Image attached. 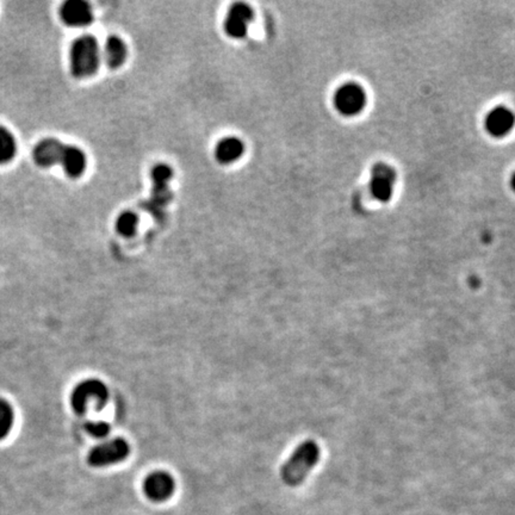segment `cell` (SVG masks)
<instances>
[{
  "instance_id": "5b68a950",
  "label": "cell",
  "mask_w": 515,
  "mask_h": 515,
  "mask_svg": "<svg viewBox=\"0 0 515 515\" xmlns=\"http://www.w3.org/2000/svg\"><path fill=\"white\" fill-rule=\"evenodd\" d=\"M174 171L167 164H157L150 171V181L153 184L152 197L148 202V210L154 215H160L162 210L172 200L169 184L174 181Z\"/></svg>"
},
{
  "instance_id": "d6986e66",
  "label": "cell",
  "mask_w": 515,
  "mask_h": 515,
  "mask_svg": "<svg viewBox=\"0 0 515 515\" xmlns=\"http://www.w3.org/2000/svg\"><path fill=\"white\" fill-rule=\"evenodd\" d=\"M86 432L95 438H105L109 436L111 427L107 422L104 421H90L85 425Z\"/></svg>"
},
{
  "instance_id": "52a82bcc",
  "label": "cell",
  "mask_w": 515,
  "mask_h": 515,
  "mask_svg": "<svg viewBox=\"0 0 515 515\" xmlns=\"http://www.w3.org/2000/svg\"><path fill=\"white\" fill-rule=\"evenodd\" d=\"M398 174L393 166L386 162H378L370 174V193L374 200L381 203L389 202L393 196Z\"/></svg>"
},
{
  "instance_id": "9c48e42d",
  "label": "cell",
  "mask_w": 515,
  "mask_h": 515,
  "mask_svg": "<svg viewBox=\"0 0 515 515\" xmlns=\"http://www.w3.org/2000/svg\"><path fill=\"white\" fill-rule=\"evenodd\" d=\"M174 490L176 482L174 476H171L169 472H152L143 482V492L154 502H164L166 500L171 499Z\"/></svg>"
},
{
  "instance_id": "7c38bea8",
  "label": "cell",
  "mask_w": 515,
  "mask_h": 515,
  "mask_svg": "<svg viewBox=\"0 0 515 515\" xmlns=\"http://www.w3.org/2000/svg\"><path fill=\"white\" fill-rule=\"evenodd\" d=\"M63 23L70 27H86L93 22V12L86 1H66L60 10Z\"/></svg>"
},
{
  "instance_id": "6da1fadb",
  "label": "cell",
  "mask_w": 515,
  "mask_h": 515,
  "mask_svg": "<svg viewBox=\"0 0 515 515\" xmlns=\"http://www.w3.org/2000/svg\"><path fill=\"white\" fill-rule=\"evenodd\" d=\"M321 451L314 441H307L299 445L289 459L280 469V477L289 487H299L311 470L319 463Z\"/></svg>"
},
{
  "instance_id": "4fadbf2b",
  "label": "cell",
  "mask_w": 515,
  "mask_h": 515,
  "mask_svg": "<svg viewBox=\"0 0 515 515\" xmlns=\"http://www.w3.org/2000/svg\"><path fill=\"white\" fill-rule=\"evenodd\" d=\"M246 146L237 136H226L217 142L214 155L217 162L222 165H232L244 157Z\"/></svg>"
},
{
  "instance_id": "ba28073f",
  "label": "cell",
  "mask_w": 515,
  "mask_h": 515,
  "mask_svg": "<svg viewBox=\"0 0 515 515\" xmlns=\"http://www.w3.org/2000/svg\"><path fill=\"white\" fill-rule=\"evenodd\" d=\"M254 18V11L246 3H234L230 5L223 22V30L228 37L234 39H244L247 35L249 24Z\"/></svg>"
},
{
  "instance_id": "8fae6325",
  "label": "cell",
  "mask_w": 515,
  "mask_h": 515,
  "mask_svg": "<svg viewBox=\"0 0 515 515\" xmlns=\"http://www.w3.org/2000/svg\"><path fill=\"white\" fill-rule=\"evenodd\" d=\"M484 126L488 134L493 138H504L514 129V114L507 107H495L487 115Z\"/></svg>"
},
{
  "instance_id": "2e32d148",
  "label": "cell",
  "mask_w": 515,
  "mask_h": 515,
  "mask_svg": "<svg viewBox=\"0 0 515 515\" xmlns=\"http://www.w3.org/2000/svg\"><path fill=\"white\" fill-rule=\"evenodd\" d=\"M17 143L10 130L0 126V164H8L15 157Z\"/></svg>"
},
{
  "instance_id": "7a4b0ae2",
  "label": "cell",
  "mask_w": 515,
  "mask_h": 515,
  "mask_svg": "<svg viewBox=\"0 0 515 515\" xmlns=\"http://www.w3.org/2000/svg\"><path fill=\"white\" fill-rule=\"evenodd\" d=\"M70 60L72 73L75 78L85 79L95 75L100 63L97 39L92 35L79 36L72 44Z\"/></svg>"
},
{
  "instance_id": "9a60e30c",
  "label": "cell",
  "mask_w": 515,
  "mask_h": 515,
  "mask_svg": "<svg viewBox=\"0 0 515 515\" xmlns=\"http://www.w3.org/2000/svg\"><path fill=\"white\" fill-rule=\"evenodd\" d=\"M104 56L107 66L110 68H119L126 63L128 56L126 44L118 36H110L105 44Z\"/></svg>"
},
{
  "instance_id": "8992f818",
  "label": "cell",
  "mask_w": 515,
  "mask_h": 515,
  "mask_svg": "<svg viewBox=\"0 0 515 515\" xmlns=\"http://www.w3.org/2000/svg\"><path fill=\"white\" fill-rule=\"evenodd\" d=\"M130 455V446L123 438H116L97 445L89 455V464L95 468H104L118 464Z\"/></svg>"
},
{
  "instance_id": "277c9868",
  "label": "cell",
  "mask_w": 515,
  "mask_h": 515,
  "mask_svg": "<svg viewBox=\"0 0 515 515\" xmlns=\"http://www.w3.org/2000/svg\"><path fill=\"white\" fill-rule=\"evenodd\" d=\"M366 103L367 93L365 89L354 82L341 84L333 96V107L345 117L358 116L365 109Z\"/></svg>"
},
{
  "instance_id": "ffe728a7",
  "label": "cell",
  "mask_w": 515,
  "mask_h": 515,
  "mask_svg": "<svg viewBox=\"0 0 515 515\" xmlns=\"http://www.w3.org/2000/svg\"><path fill=\"white\" fill-rule=\"evenodd\" d=\"M511 188L513 191L515 193V172L513 174V176H511Z\"/></svg>"
},
{
  "instance_id": "5bb4252c",
  "label": "cell",
  "mask_w": 515,
  "mask_h": 515,
  "mask_svg": "<svg viewBox=\"0 0 515 515\" xmlns=\"http://www.w3.org/2000/svg\"><path fill=\"white\" fill-rule=\"evenodd\" d=\"M61 166L70 177H80L86 169V155L79 147L67 145L66 150H65V154H63Z\"/></svg>"
},
{
  "instance_id": "30bf717a",
  "label": "cell",
  "mask_w": 515,
  "mask_h": 515,
  "mask_svg": "<svg viewBox=\"0 0 515 515\" xmlns=\"http://www.w3.org/2000/svg\"><path fill=\"white\" fill-rule=\"evenodd\" d=\"M66 150V145L56 138H48L36 145L32 152V157L37 165L41 167H51L63 162V154Z\"/></svg>"
},
{
  "instance_id": "ac0fdd59",
  "label": "cell",
  "mask_w": 515,
  "mask_h": 515,
  "mask_svg": "<svg viewBox=\"0 0 515 515\" xmlns=\"http://www.w3.org/2000/svg\"><path fill=\"white\" fill-rule=\"evenodd\" d=\"M15 424V412L8 401L0 398V441L8 437Z\"/></svg>"
},
{
  "instance_id": "3957f363",
  "label": "cell",
  "mask_w": 515,
  "mask_h": 515,
  "mask_svg": "<svg viewBox=\"0 0 515 515\" xmlns=\"http://www.w3.org/2000/svg\"><path fill=\"white\" fill-rule=\"evenodd\" d=\"M109 396L110 393L107 386L102 381L91 378L75 386L72 393V407L79 415L86 413L90 402L95 403L97 410H102L107 405Z\"/></svg>"
},
{
  "instance_id": "e0dca14e",
  "label": "cell",
  "mask_w": 515,
  "mask_h": 515,
  "mask_svg": "<svg viewBox=\"0 0 515 515\" xmlns=\"http://www.w3.org/2000/svg\"><path fill=\"white\" fill-rule=\"evenodd\" d=\"M138 216L134 211H123L116 220V229L122 236L130 237L138 230Z\"/></svg>"
}]
</instances>
